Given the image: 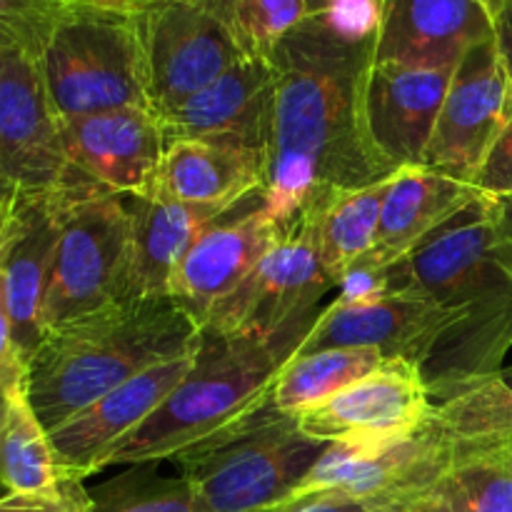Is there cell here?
<instances>
[{
    "label": "cell",
    "instance_id": "1",
    "mask_svg": "<svg viewBox=\"0 0 512 512\" xmlns=\"http://www.w3.org/2000/svg\"><path fill=\"white\" fill-rule=\"evenodd\" d=\"M380 0L310 15L268 55L275 68L263 203L290 233L333 190L388 178L365 145L360 90L373 63Z\"/></svg>",
    "mask_w": 512,
    "mask_h": 512
},
{
    "label": "cell",
    "instance_id": "2",
    "mask_svg": "<svg viewBox=\"0 0 512 512\" xmlns=\"http://www.w3.org/2000/svg\"><path fill=\"white\" fill-rule=\"evenodd\" d=\"M413 288L453 315L423 363L433 398L503 370L512 348V245L498 198L480 193L393 268V290Z\"/></svg>",
    "mask_w": 512,
    "mask_h": 512
},
{
    "label": "cell",
    "instance_id": "3",
    "mask_svg": "<svg viewBox=\"0 0 512 512\" xmlns=\"http://www.w3.org/2000/svg\"><path fill=\"white\" fill-rule=\"evenodd\" d=\"M203 328L173 298L128 300L48 330L28 365V398L48 430L135 375L203 348Z\"/></svg>",
    "mask_w": 512,
    "mask_h": 512
},
{
    "label": "cell",
    "instance_id": "4",
    "mask_svg": "<svg viewBox=\"0 0 512 512\" xmlns=\"http://www.w3.org/2000/svg\"><path fill=\"white\" fill-rule=\"evenodd\" d=\"M310 330L263 335L205 333L193 370L145 423L100 460L110 465H143L175 458L213 438L268 403L280 368L300 350Z\"/></svg>",
    "mask_w": 512,
    "mask_h": 512
},
{
    "label": "cell",
    "instance_id": "5",
    "mask_svg": "<svg viewBox=\"0 0 512 512\" xmlns=\"http://www.w3.org/2000/svg\"><path fill=\"white\" fill-rule=\"evenodd\" d=\"M138 0H58L43 33L45 85L60 120L150 108Z\"/></svg>",
    "mask_w": 512,
    "mask_h": 512
},
{
    "label": "cell",
    "instance_id": "6",
    "mask_svg": "<svg viewBox=\"0 0 512 512\" xmlns=\"http://www.w3.org/2000/svg\"><path fill=\"white\" fill-rule=\"evenodd\" d=\"M325 448L300 433L298 418L278 413L268 398L170 463L208 512H268L290 498Z\"/></svg>",
    "mask_w": 512,
    "mask_h": 512
},
{
    "label": "cell",
    "instance_id": "7",
    "mask_svg": "<svg viewBox=\"0 0 512 512\" xmlns=\"http://www.w3.org/2000/svg\"><path fill=\"white\" fill-rule=\"evenodd\" d=\"M58 0L0 8V175L3 193L58 190L75 175L45 85L43 33Z\"/></svg>",
    "mask_w": 512,
    "mask_h": 512
},
{
    "label": "cell",
    "instance_id": "8",
    "mask_svg": "<svg viewBox=\"0 0 512 512\" xmlns=\"http://www.w3.org/2000/svg\"><path fill=\"white\" fill-rule=\"evenodd\" d=\"M133 215L128 195L80 178L60 188V238L43 305V335L130 298Z\"/></svg>",
    "mask_w": 512,
    "mask_h": 512
},
{
    "label": "cell",
    "instance_id": "9",
    "mask_svg": "<svg viewBox=\"0 0 512 512\" xmlns=\"http://www.w3.org/2000/svg\"><path fill=\"white\" fill-rule=\"evenodd\" d=\"M60 238V188L3 193L0 208V388L28 385Z\"/></svg>",
    "mask_w": 512,
    "mask_h": 512
},
{
    "label": "cell",
    "instance_id": "10",
    "mask_svg": "<svg viewBox=\"0 0 512 512\" xmlns=\"http://www.w3.org/2000/svg\"><path fill=\"white\" fill-rule=\"evenodd\" d=\"M135 20L148 100L158 115L248 58L235 0H138Z\"/></svg>",
    "mask_w": 512,
    "mask_h": 512
},
{
    "label": "cell",
    "instance_id": "11",
    "mask_svg": "<svg viewBox=\"0 0 512 512\" xmlns=\"http://www.w3.org/2000/svg\"><path fill=\"white\" fill-rule=\"evenodd\" d=\"M338 290V280L320 263L313 240L295 225L268 250L258 268L220 300L205 320V333L275 335L310 330L323 313L320 300Z\"/></svg>",
    "mask_w": 512,
    "mask_h": 512
},
{
    "label": "cell",
    "instance_id": "12",
    "mask_svg": "<svg viewBox=\"0 0 512 512\" xmlns=\"http://www.w3.org/2000/svg\"><path fill=\"white\" fill-rule=\"evenodd\" d=\"M512 110V73L498 38L473 45L455 65L423 165L475 185Z\"/></svg>",
    "mask_w": 512,
    "mask_h": 512
},
{
    "label": "cell",
    "instance_id": "13",
    "mask_svg": "<svg viewBox=\"0 0 512 512\" xmlns=\"http://www.w3.org/2000/svg\"><path fill=\"white\" fill-rule=\"evenodd\" d=\"M455 68L370 63L360 90L365 145L385 175L423 165Z\"/></svg>",
    "mask_w": 512,
    "mask_h": 512
},
{
    "label": "cell",
    "instance_id": "14",
    "mask_svg": "<svg viewBox=\"0 0 512 512\" xmlns=\"http://www.w3.org/2000/svg\"><path fill=\"white\" fill-rule=\"evenodd\" d=\"M430 398L420 365L388 358L373 373L300 413L298 428L323 445L403 438L428 420Z\"/></svg>",
    "mask_w": 512,
    "mask_h": 512
},
{
    "label": "cell",
    "instance_id": "15",
    "mask_svg": "<svg viewBox=\"0 0 512 512\" xmlns=\"http://www.w3.org/2000/svg\"><path fill=\"white\" fill-rule=\"evenodd\" d=\"M60 138L80 178L128 198L158 190L168 140L153 108L133 105L60 120Z\"/></svg>",
    "mask_w": 512,
    "mask_h": 512
},
{
    "label": "cell",
    "instance_id": "16",
    "mask_svg": "<svg viewBox=\"0 0 512 512\" xmlns=\"http://www.w3.org/2000/svg\"><path fill=\"white\" fill-rule=\"evenodd\" d=\"M450 325L453 315L445 313L428 295L413 288H398L368 303H330L318 315L298 353L375 348L385 358H405L423 368Z\"/></svg>",
    "mask_w": 512,
    "mask_h": 512
},
{
    "label": "cell",
    "instance_id": "17",
    "mask_svg": "<svg viewBox=\"0 0 512 512\" xmlns=\"http://www.w3.org/2000/svg\"><path fill=\"white\" fill-rule=\"evenodd\" d=\"M275 68L270 58L248 55L220 78L160 113L165 140H223L265 153Z\"/></svg>",
    "mask_w": 512,
    "mask_h": 512
},
{
    "label": "cell",
    "instance_id": "18",
    "mask_svg": "<svg viewBox=\"0 0 512 512\" xmlns=\"http://www.w3.org/2000/svg\"><path fill=\"white\" fill-rule=\"evenodd\" d=\"M198 353L200 350H195L135 375L128 383L118 385L93 405L50 430L65 473L75 480L98 473L103 455L165 403L180 380L193 370Z\"/></svg>",
    "mask_w": 512,
    "mask_h": 512
},
{
    "label": "cell",
    "instance_id": "19",
    "mask_svg": "<svg viewBox=\"0 0 512 512\" xmlns=\"http://www.w3.org/2000/svg\"><path fill=\"white\" fill-rule=\"evenodd\" d=\"M283 228L260 203L238 218H220L193 243L175 273L170 298L200 325L220 300L228 298L283 238Z\"/></svg>",
    "mask_w": 512,
    "mask_h": 512
},
{
    "label": "cell",
    "instance_id": "20",
    "mask_svg": "<svg viewBox=\"0 0 512 512\" xmlns=\"http://www.w3.org/2000/svg\"><path fill=\"white\" fill-rule=\"evenodd\" d=\"M490 38L495 20L480 0H380L373 60L455 68Z\"/></svg>",
    "mask_w": 512,
    "mask_h": 512
},
{
    "label": "cell",
    "instance_id": "21",
    "mask_svg": "<svg viewBox=\"0 0 512 512\" xmlns=\"http://www.w3.org/2000/svg\"><path fill=\"white\" fill-rule=\"evenodd\" d=\"M265 153L223 140H178L165 150L155 193L228 213L263 193Z\"/></svg>",
    "mask_w": 512,
    "mask_h": 512
},
{
    "label": "cell",
    "instance_id": "22",
    "mask_svg": "<svg viewBox=\"0 0 512 512\" xmlns=\"http://www.w3.org/2000/svg\"><path fill=\"white\" fill-rule=\"evenodd\" d=\"M480 195L475 185L438 173L428 165H408L393 173L380 210L378 238L370 258L398 265Z\"/></svg>",
    "mask_w": 512,
    "mask_h": 512
},
{
    "label": "cell",
    "instance_id": "23",
    "mask_svg": "<svg viewBox=\"0 0 512 512\" xmlns=\"http://www.w3.org/2000/svg\"><path fill=\"white\" fill-rule=\"evenodd\" d=\"M133 215L130 298H170L175 273L195 240L223 213L153 193L128 198Z\"/></svg>",
    "mask_w": 512,
    "mask_h": 512
},
{
    "label": "cell",
    "instance_id": "24",
    "mask_svg": "<svg viewBox=\"0 0 512 512\" xmlns=\"http://www.w3.org/2000/svg\"><path fill=\"white\" fill-rule=\"evenodd\" d=\"M390 178L393 175L365 188L333 190L310 205L300 218L298 225H303L313 240L320 263L338 283L355 260L373 253Z\"/></svg>",
    "mask_w": 512,
    "mask_h": 512
},
{
    "label": "cell",
    "instance_id": "25",
    "mask_svg": "<svg viewBox=\"0 0 512 512\" xmlns=\"http://www.w3.org/2000/svg\"><path fill=\"white\" fill-rule=\"evenodd\" d=\"M3 485L5 495H60L83 483L65 473L50 430L30 405L28 385L3 388Z\"/></svg>",
    "mask_w": 512,
    "mask_h": 512
},
{
    "label": "cell",
    "instance_id": "26",
    "mask_svg": "<svg viewBox=\"0 0 512 512\" xmlns=\"http://www.w3.org/2000/svg\"><path fill=\"white\" fill-rule=\"evenodd\" d=\"M385 355L375 348H333L315 353H295L280 368L270 405L278 413L298 418L305 410L315 408L323 400L333 398L355 380L365 378L385 363Z\"/></svg>",
    "mask_w": 512,
    "mask_h": 512
},
{
    "label": "cell",
    "instance_id": "27",
    "mask_svg": "<svg viewBox=\"0 0 512 512\" xmlns=\"http://www.w3.org/2000/svg\"><path fill=\"white\" fill-rule=\"evenodd\" d=\"M418 503L435 512H512V440L460 453Z\"/></svg>",
    "mask_w": 512,
    "mask_h": 512
},
{
    "label": "cell",
    "instance_id": "28",
    "mask_svg": "<svg viewBox=\"0 0 512 512\" xmlns=\"http://www.w3.org/2000/svg\"><path fill=\"white\" fill-rule=\"evenodd\" d=\"M88 512H208L183 475H163L158 463L130 465L118 478L88 490Z\"/></svg>",
    "mask_w": 512,
    "mask_h": 512
},
{
    "label": "cell",
    "instance_id": "29",
    "mask_svg": "<svg viewBox=\"0 0 512 512\" xmlns=\"http://www.w3.org/2000/svg\"><path fill=\"white\" fill-rule=\"evenodd\" d=\"M305 0H235V23L245 53L268 58L280 40L310 18Z\"/></svg>",
    "mask_w": 512,
    "mask_h": 512
},
{
    "label": "cell",
    "instance_id": "30",
    "mask_svg": "<svg viewBox=\"0 0 512 512\" xmlns=\"http://www.w3.org/2000/svg\"><path fill=\"white\" fill-rule=\"evenodd\" d=\"M393 268L395 265H383L370 255L355 260L338 283V298L333 303L340 305H358L368 300H378L383 295L393 293Z\"/></svg>",
    "mask_w": 512,
    "mask_h": 512
},
{
    "label": "cell",
    "instance_id": "31",
    "mask_svg": "<svg viewBox=\"0 0 512 512\" xmlns=\"http://www.w3.org/2000/svg\"><path fill=\"white\" fill-rule=\"evenodd\" d=\"M475 188L490 198H512V110L503 133L495 140L493 150L488 153L478 178H475Z\"/></svg>",
    "mask_w": 512,
    "mask_h": 512
},
{
    "label": "cell",
    "instance_id": "32",
    "mask_svg": "<svg viewBox=\"0 0 512 512\" xmlns=\"http://www.w3.org/2000/svg\"><path fill=\"white\" fill-rule=\"evenodd\" d=\"M0 512H88V490L78 483L60 495H5Z\"/></svg>",
    "mask_w": 512,
    "mask_h": 512
},
{
    "label": "cell",
    "instance_id": "33",
    "mask_svg": "<svg viewBox=\"0 0 512 512\" xmlns=\"http://www.w3.org/2000/svg\"><path fill=\"white\" fill-rule=\"evenodd\" d=\"M375 508L360 503V500L348 498L343 493H318L308 495V498L288 500V503H280L278 508L268 512H370Z\"/></svg>",
    "mask_w": 512,
    "mask_h": 512
},
{
    "label": "cell",
    "instance_id": "34",
    "mask_svg": "<svg viewBox=\"0 0 512 512\" xmlns=\"http://www.w3.org/2000/svg\"><path fill=\"white\" fill-rule=\"evenodd\" d=\"M495 38H498L500 53H503L505 63H508L512 73V5L495 20Z\"/></svg>",
    "mask_w": 512,
    "mask_h": 512
},
{
    "label": "cell",
    "instance_id": "35",
    "mask_svg": "<svg viewBox=\"0 0 512 512\" xmlns=\"http://www.w3.org/2000/svg\"><path fill=\"white\" fill-rule=\"evenodd\" d=\"M310 8V13L313 15H323V13H330L333 8H338L343 0H305Z\"/></svg>",
    "mask_w": 512,
    "mask_h": 512
},
{
    "label": "cell",
    "instance_id": "36",
    "mask_svg": "<svg viewBox=\"0 0 512 512\" xmlns=\"http://www.w3.org/2000/svg\"><path fill=\"white\" fill-rule=\"evenodd\" d=\"M480 3L485 5V10H488V13H490V18H493V20H498L500 15H503L505 10L510 8V5H512V0H480Z\"/></svg>",
    "mask_w": 512,
    "mask_h": 512
},
{
    "label": "cell",
    "instance_id": "37",
    "mask_svg": "<svg viewBox=\"0 0 512 512\" xmlns=\"http://www.w3.org/2000/svg\"><path fill=\"white\" fill-rule=\"evenodd\" d=\"M500 208H503V228L505 235H508L510 245H512V198L500 200Z\"/></svg>",
    "mask_w": 512,
    "mask_h": 512
},
{
    "label": "cell",
    "instance_id": "38",
    "mask_svg": "<svg viewBox=\"0 0 512 512\" xmlns=\"http://www.w3.org/2000/svg\"><path fill=\"white\" fill-rule=\"evenodd\" d=\"M405 512H435V510L425 503H415V505H410V508H405Z\"/></svg>",
    "mask_w": 512,
    "mask_h": 512
},
{
    "label": "cell",
    "instance_id": "39",
    "mask_svg": "<svg viewBox=\"0 0 512 512\" xmlns=\"http://www.w3.org/2000/svg\"><path fill=\"white\" fill-rule=\"evenodd\" d=\"M500 375H503V380H505V383H508L510 388H512V365H508V368H503V370H500Z\"/></svg>",
    "mask_w": 512,
    "mask_h": 512
},
{
    "label": "cell",
    "instance_id": "40",
    "mask_svg": "<svg viewBox=\"0 0 512 512\" xmlns=\"http://www.w3.org/2000/svg\"><path fill=\"white\" fill-rule=\"evenodd\" d=\"M370 512H405V508H375Z\"/></svg>",
    "mask_w": 512,
    "mask_h": 512
},
{
    "label": "cell",
    "instance_id": "41",
    "mask_svg": "<svg viewBox=\"0 0 512 512\" xmlns=\"http://www.w3.org/2000/svg\"><path fill=\"white\" fill-rule=\"evenodd\" d=\"M10 3H18V0H0V5H10Z\"/></svg>",
    "mask_w": 512,
    "mask_h": 512
}]
</instances>
